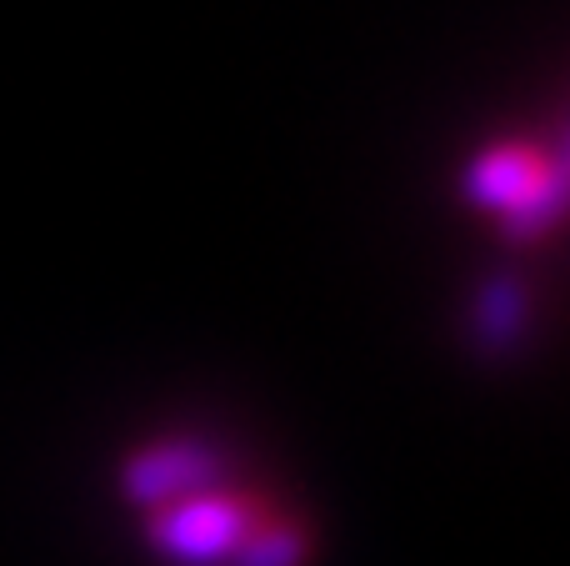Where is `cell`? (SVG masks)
<instances>
[{
  "mask_svg": "<svg viewBox=\"0 0 570 566\" xmlns=\"http://www.w3.org/2000/svg\"><path fill=\"white\" fill-rule=\"evenodd\" d=\"M250 531H256V511L240 497H226V491L180 497L170 507L150 511L146 521L150 547L170 566H230Z\"/></svg>",
  "mask_w": 570,
  "mask_h": 566,
  "instance_id": "1",
  "label": "cell"
},
{
  "mask_svg": "<svg viewBox=\"0 0 570 566\" xmlns=\"http://www.w3.org/2000/svg\"><path fill=\"white\" fill-rule=\"evenodd\" d=\"M216 477H220L216 447L176 437V441H156V447L136 451V457L126 461V471H120V491H126V501H136V507L160 511L180 497L210 491Z\"/></svg>",
  "mask_w": 570,
  "mask_h": 566,
  "instance_id": "3",
  "label": "cell"
},
{
  "mask_svg": "<svg viewBox=\"0 0 570 566\" xmlns=\"http://www.w3.org/2000/svg\"><path fill=\"white\" fill-rule=\"evenodd\" d=\"M311 541L295 527H256L246 537V547L230 557V566H301Z\"/></svg>",
  "mask_w": 570,
  "mask_h": 566,
  "instance_id": "4",
  "label": "cell"
},
{
  "mask_svg": "<svg viewBox=\"0 0 570 566\" xmlns=\"http://www.w3.org/2000/svg\"><path fill=\"white\" fill-rule=\"evenodd\" d=\"M465 196L501 211L515 236H531L561 211V160H541L525 146H495L465 170Z\"/></svg>",
  "mask_w": 570,
  "mask_h": 566,
  "instance_id": "2",
  "label": "cell"
}]
</instances>
